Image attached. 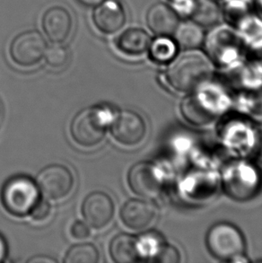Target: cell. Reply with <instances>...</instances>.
I'll return each mask as SVG.
<instances>
[{"label":"cell","mask_w":262,"mask_h":263,"mask_svg":"<svg viewBox=\"0 0 262 263\" xmlns=\"http://www.w3.org/2000/svg\"><path fill=\"white\" fill-rule=\"evenodd\" d=\"M212 72V63L209 57L200 50L192 49L174 59L167 69L166 78L174 89L187 92L207 82Z\"/></svg>","instance_id":"obj_1"},{"label":"cell","mask_w":262,"mask_h":263,"mask_svg":"<svg viewBox=\"0 0 262 263\" xmlns=\"http://www.w3.org/2000/svg\"><path fill=\"white\" fill-rule=\"evenodd\" d=\"M111 112L103 107H89L78 112L70 126L72 138L78 145L92 147L103 140Z\"/></svg>","instance_id":"obj_2"},{"label":"cell","mask_w":262,"mask_h":263,"mask_svg":"<svg viewBox=\"0 0 262 263\" xmlns=\"http://www.w3.org/2000/svg\"><path fill=\"white\" fill-rule=\"evenodd\" d=\"M39 189L31 178L16 176L6 182L2 189L1 199L9 213L23 217L30 214L40 199Z\"/></svg>","instance_id":"obj_3"},{"label":"cell","mask_w":262,"mask_h":263,"mask_svg":"<svg viewBox=\"0 0 262 263\" xmlns=\"http://www.w3.org/2000/svg\"><path fill=\"white\" fill-rule=\"evenodd\" d=\"M207 245L213 256L223 261L236 260L245 252V238L237 228L228 223H218L210 228Z\"/></svg>","instance_id":"obj_4"},{"label":"cell","mask_w":262,"mask_h":263,"mask_svg":"<svg viewBox=\"0 0 262 263\" xmlns=\"http://www.w3.org/2000/svg\"><path fill=\"white\" fill-rule=\"evenodd\" d=\"M46 50V41L39 32L26 31L13 40L10 55L14 63L23 67H31L43 60Z\"/></svg>","instance_id":"obj_5"},{"label":"cell","mask_w":262,"mask_h":263,"mask_svg":"<svg viewBox=\"0 0 262 263\" xmlns=\"http://www.w3.org/2000/svg\"><path fill=\"white\" fill-rule=\"evenodd\" d=\"M36 184L45 198L58 200L69 194L74 185V178L64 165L51 164L40 172Z\"/></svg>","instance_id":"obj_6"},{"label":"cell","mask_w":262,"mask_h":263,"mask_svg":"<svg viewBox=\"0 0 262 263\" xmlns=\"http://www.w3.org/2000/svg\"><path fill=\"white\" fill-rule=\"evenodd\" d=\"M110 132L118 142L134 146L145 138L146 127L143 118L133 110H125L115 117Z\"/></svg>","instance_id":"obj_7"},{"label":"cell","mask_w":262,"mask_h":263,"mask_svg":"<svg viewBox=\"0 0 262 263\" xmlns=\"http://www.w3.org/2000/svg\"><path fill=\"white\" fill-rule=\"evenodd\" d=\"M128 181L133 192L144 198L155 197L162 189L158 170L148 162L134 164L128 172Z\"/></svg>","instance_id":"obj_8"},{"label":"cell","mask_w":262,"mask_h":263,"mask_svg":"<svg viewBox=\"0 0 262 263\" xmlns=\"http://www.w3.org/2000/svg\"><path fill=\"white\" fill-rule=\"evenodd\" d=\"M114 203L110 196L103 192H92L83 203L82 213L89 227L102 229L114 217Z\"/></svg>","instance_id":"obj_9"},{"label":"cell","mask_w":262,"mask_h":263,"mask_svg":"<svg viewBox=\"0 0 262 263\" xmlns=\"http://www.w3.org/2000/svg\"><path fill=\"white\" fill-rule=\"evenodd\" d=\"M42 25L43 31L50 42L62 43L70 35L73 19L64 7H50L43 14Z\"/></svg>","instance_id":"obj_10"},{"label":"cell","mask_w":262,"mask_h":263,"mask_svg":"<svg viewBox=\"0 0 262 263\" xmlns=\"http://www.w3.org/2000/svg\"><path fill=\"white\" fill-rule=\"evenodd\" d=\"M92 20L99 31L105 34H113L124 26L126 12L120 2L105 0L97 6Z\"/></svg>","instance_id":"obj_11"},{"label":"cell","mask_w":262,"mask_h":263,"mask_svg":"<svg viewBox=\"0 0 262 263\" xmlns=\"http://www.w3.org/2000/svg\"><path fill=\"white\" fill-rule=\"evenodd\" d=\"M156 215L155 205L145 199H129L121 210V220L128 228L134 230L147 228Z\"/></svg>","instance_id":"obj_12"},{"label":"cell","mask_w":262,"mask_h":263,"mask_svg":"<svg viewBox=\"0 0 262 263\" xmlns=\"http://www.w3.org/2000/svg\"><path fill=\"white\" fill-rule=\"evenodd\" d=\"M149 29L157 35L170 36L179 25V16L174 8L164 3H156L146 14Z\"/></svg>","instance_id":"obj_13"},{"label":"cell","mask_w":262,"mask_h":263,"mask_svg":"<svg viewBox=\"0 0 262 263\" xmlns=\"http://www.w3.org/2000/svg\"><path fill=\"white\" fill-rule=\"evenodd\" d=\"M208 44L210 55L215 56V59L221 62L234 57L240 45L237 36L230 29L224 27L215 29Z\"/></svg>","instance_id":"obj_14"},{"label":"cell","mask_w":262,"mask_h":263,"mask_svg":"<svg viewBox=\"0 0 262 263\" xmlns=\"http://www.w3.org/2000/svg\"><path fill=\"white\" fill-rule=\"evenodd\" d=\"M181 111L186 120L193 124H205L212 121L216 116V110L212 105H209L201 95H192L185 98Z\"/></svg>","instance_id":"obj_15"},{"label":"cell","mask_w":262,"mask_h":263,"mask_svg":"<svg viewBox=\"0 0 262 263\" xmlns=\"http://www.w3.org/2000/svg\"><path fill=\"white\" fill-rule=\"evenodd\" d=\"M110 254L117 263L135 262L140 258L138 238L128 234H120L110 245Z\"/></svg>","instance_id":"obj_16"},{"label":"cell","mask_w":262,"mask_h":263,"mask_svg":"<svg viewBox=\"0 0 262 263\" xmlns=\"http://www.w3.org/2000/svg\"><path fill=\"white\" fill-rule=\"evenodd\" d=\"M151 38L145 30L140 28H130L126 30L119 36L117 46L122 52L136 56L140 55L148 50Z\"/></svg>","instance_id":"obj_17"},{"label":"cell","mask_w":262,"mask_h":263,"mask_svg":"<svg viewBox=\"0 0 262 263\" xmlns=\"http://www.w3.org/2000/svg\"><path fill=\"white\" fill-rule=\"evenodd\" d=\"M174 35L178 45L187 50L197 49L205 42V33L202 26L194 21L179 23Z\"/></svg>","instance_id":"obj_18"},{"label":"cell","mask_w":262,"mask_h":263,"mask_svg":"<svg viewBox=\"0 0 262 263\" xmlns=\"http://www.w3.org/2000/svg\"><path fill=\"white\" fill-rule=\"evenodd\" d=\"M190 15L202 27L213 26L219 20V7L214 0H195Z\"/></svg>","instance_id":"obj_19"},{"label":"cell","mask_w":262,"mask_h":263,"mask_svg":"<svg viewBox=\"0 0 262 263\" xmlns=\"http://www.w3.org/2000/svg\"><path fill=\"white\" fill-rule=\"evenodd\" d=\"M177 43L169 36L159 35L151 41L149 53L153 61L157 63H166L174 60L177 53Z\"/></svg>","instance_id":"obj_20"},{"label":"cell","mask_w":262,"mask_h":263,"mask_svg":"<svg viewBox=\"0 0 262 263\" xmlns=\"http://www.w3.org/2000/svg\"><path fill=\"white\" fill-rule=\"evenodd\" d=\"M99 260V252L91 243H79L67 251L65 263H96Z\"/></svg>","instance_id":"obj_21"},{"label":"cell","mask_w":262,"mask_h":263,"mask_svg":"<svg viewBox=\"0 0 262 263\" xmlns=\"http://www.w3.org/2000/svg\"><path fill=\"white\" fill-rule=\"evenodd\" d=\"M164 245L162 236L156 232L145 233L138 238V251L140 257L156 256L161 247Z\"/></svg>","instance_id":"obj_22"},{"label":"cell","mask_w":262,"mask_h":263,"mask_svg":"<svg viewBox=\"0 0 262 263\" xmlns=\"http://www.w3.org/2000/svg\"><path fill=\"white\" fill-rule=\"evenodd\" d=\"M44 58L47 64L52 68H61L67 64L69 59V52L67 48L60 43H56V45L48 48L44 54Z\"/></svg>","instance_id":"obj_23"},{"label":"cell","mask_w":262,"mask_h":263,"mask_svg":"<svg viewBox=\"0 0 262 263\" xmlns=\"http://www.w3.org/2000/svg\"><path fill=\"white\" fill-rule=\"evenodd\" d=\"M156 261L160 263H177L181 260L180 253L174 246L164 243L155 257Z\"/></svg>","instance_id":"obj_24"},{"label":"cell","mask_w":262,"mask_h":263,"mask_svg":"<svg viewBox=\"0 0 262 263\" xmlns=\"http://www.w3.org/2000/svg\"><path fill=\"white\" fill-rule=\"evenodd\" d=\"M51 208L50 203L46 199H38V201L33 206L30 215L35 221H43L50 216Z\"/></svg>","instance_id":"obj_25"},{"label":"cell","mask_w":262,"mask_h":263,"mask_svg":"<svg viewBox=\"0 0 262 263\" xmlns=\"http://www.w3.org/2000/svg\"><path fill=\"white\" fill-rule=\"evenodd\" d=\"M71 235L77 239H85L90 235V228L86 222L76 221L71 228Z\"/></svg>","instance_id":"obj_26"},{"label":"cell","mask_w":262,"mask_h":263,"mask_svg":"<svg viewBox=\"0 0 262 263\" xmlns=\"http://www.w3.org/2000/svg\"><path fill=\"white\" fill-rule=\"evenodd\" d=\"M174 7V10L182 14L190 15L195 3V0H169Z\"/></svg>","instance_id":"obj_27"},{"label":"cell","mask_w":262,"mask_h":263,"mask_svg":"<svg viewBox=\"0 0 262 263\" xmlns=\"http://www.w3.org/2000/svg\"><path fill=\"white\" fill-rule=\"evenodd\" d=\"M254 146L255 152L262 157V124L259 125L256 128L255 135H254Z\"/></svg>","instance_id":"obj_28"},{"label":"cell","mask_w":262,"mask_h":263,"mask_svg":"<svg viewBox=\"0 0 262 263\" xmlns=\"http://www.w3.org/2000/svg\"><path fill=\"white\" fill-rule=\"evenodd\" d=\"M7 252V243H6V241H5V239L3 238V236L0 235V262L3 261L4 259L6 258Z\"/></svg>","instance_id":"obj_29"},{"label":"cell","mask_w":262,"mask_h":263,"mask_svg":"<svg viewBox=\"0 0 262 263\" xmlns=\"http://www.w3.org/2000/svg\"><path fill=\"white\" fill-rule=\"evenodd\" d=\"M28 262L40 263V262H57V260H54L52 258H49L47 256L33 257L28 260Z\"/></svg>","instance_id":"obj_30"},{"label":"cell","mask_w":262,"mask_h":263,"mask_svg":"<svg viewBox=\"0 0 262 263\" xmlns=\"http://www.w3.org/2000/svg\"><path fill=\"white\" fill-rule=\"evenodd\" d=\"M78 1L85 7H95L99 6L100 4L103 3L105 0H78Z\"/></svg>","instance_id":"obj_31"},{"label":"cell","mask_w":262,"mask_h":263,"mask_svg":"<svg viewBox=\"0 0 262 263\" xmlns=\"http://www.w3.org/2000/svg\"><path fill=\"white\" fill-rule=\"evenodd\" d=\"M256 5H257V8H258L259 13L262 14V0H257Z\"/></svg>","instance_id":"obj_32"}]
</instances>
